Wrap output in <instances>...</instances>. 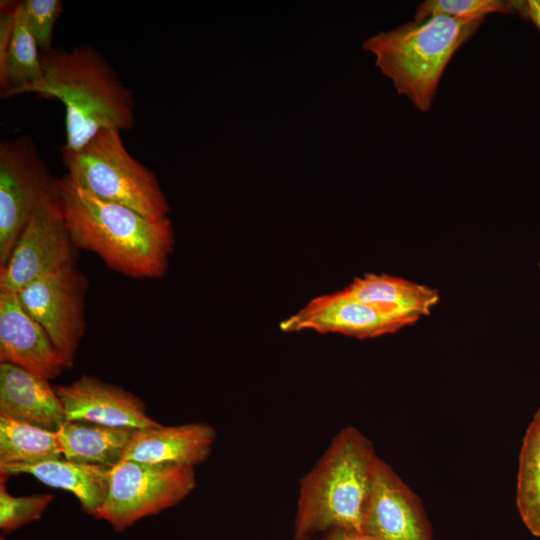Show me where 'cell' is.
<instances>
[{
  "label": "cell",
  "mask_w": 540,
  "mask_h": 540,
  "mask_svg": "<svg viewBox=\"0 0 540 540\" xmlns=\"http://www.w3.org/2000/svg\"><path fill=\"white\" fill-rule=\"evenodd\" d=\"M406 326L409 325L355 299L343 289L313 298L279 324L286 333L310 330L358 339L393 334Z\"/></svg>",
  "instance_id": "8fae6325"
},
{
  "label": "cell",
  "mask_w": 540,
  "mask_h": 540,
  "mask_svg": "<svg viewBox=\"0 0 540 540\" xmlns=\"http://www.w3.org/2000/svg\"><path fill=\"white\" fill-rule=\"evenodd\" d=\"M74 247L51 189L45 192L0 269V292L18 293L36 279L74 263Z\"/></svg>",
  "instance_id": "ba28073f"
},
{
  "label": "cell",
  "mask_w": 540,
  "mask_h": 540,
  "mask_svg": "<svg viewBox=\"0 0 540 540\" xmlns=\"http://www.w3.org/2000/svg\"><path fill=\"white\" fill-rule=\"evenodd\" d=\"M519 8L540 29V0L519 2Z\"/></svg>",
  "instance_id": "484cf974"
},
{
  "label": "cell",
  "mask_w": 540,
  "mask_h": 540,
  "mask_svg": "<svg viewBox=\"0 0 540 540\" xmlns=\"http://www.w3.org/2000/svg\"><path fill=\"white\" fill-rule=\"evenodd\" d=\"M61 154L66 174L89 193L155 222L169 219L157 176L128 152L121 131L103 130L79 151Z\"/></svg>",
  "instance_id": "5b68a950"
},
{
  "label": "cell",
  "mask_w": 540,
  "mask_h": 540,
  "mask_svg": "<svg viewBox=\"0 0 540 540\" xmlns=\"http://www.w3.org/2000/svg\"><path fill=\"white\" fill-rule=\"evenodd\" d=\"M136 429L87 421H66L56 431L62 454L68 460L115 467Z\"/></svg>",
  "instance_id": "ac0fdd59"
},
{
  "label": "cell",
  "mask_w": 540,
  "mask_h": 540,
  "mask_svg": "<svg viewBox=\"0 0 540 540\" xmlns=\"http://www.w3.org/2000/svg\"><path fill=\"white\" fill-rule=\"evenodd\" d=\"M53 179L28 135L0 142V268Z\"/></svg>",
  "instance_id": "52a82bcc"
},
{
  "label": "cell",
  "mask_w": 540,
  "mask_h": 540,
  "mask_svg": "<svg viewBox=\"0 0 540 540\" xmlns=\"http://www.w3.org/2000/svg\"><path fill=\"white\" fill-rule=\"evenodd\" d=\"M372 443L355 427L341 430L300 480L295 539L334 529L361 532L373 466Z\"/></svg>",
  "instance_id": "3957f363"
},
{
  "label": "cell",
  "mask_w": 540,
  "mask_h": 540,
  "mask_svg": "<svg viewBox=\"0 0 540 540\" xmlns=\"http://www.w3.org/2000/svg\"><path fill=\"white\" fill-rule=\"evenodd\" d=\"M56 431L0 414V465L61 458Z\"/></svg>",
  "instance_id": "d6986e66"
},
{
  "label": "cell",
  "mask_w": 540,
  "mask_h": 540,
  "mask_svg": "<svg viewBox=\"0 0 540 540\" xmlns=\"http://www.w3.org/2000/svg\"><path fill=\"white\" fill-rule=\"evenodd\" d=\"M361 531L373 540H432L421 500L379 457L373 466Z\"/></svg>",
  "instance_id": "30bf717a"
},
{
  "label": "cell",
  "mask_w": 540,
  "mask_h": 540,
  "mask_svg": "<svg viewBox=\"0 0 540 540\" xmlns=\"http://www.w3.org/2000/svg\"><path fill=\"white\" fill-rule=\"evenodd\" d=\"M195 487L194 467L123 460L111 470L107 498L95 517L122 531L177 505Z\"/></svg>",
  "instance_id": "8992f818"
},
{
  "label": "cell",
  "mask_w": 540,
  "mask_h": 540,
  "mask_svg": "<svg viewBox=\"0 0 540 540\" xmlns=\"http://www.w3.org/2000/svg\"><path fill=\"white\" fill-rule=\"evenodd\" d=\"M481 23L438 15L380 32L363 46L397 92L425 112L452 56Z\"/></svg>",
  "instance_id": "277c9868"
},
{
  "label": "cell",
  "mask_w": 540,
  "mask_h": 540,
  "mask_svg": "<svg viewBox=\"0 0 540 540\" xmlns=\"http://www.w3.org/2000/svg\"><path fill=\"white\" fill-rule=\"evenodd\" d=\"M27 25L42 53L53 49V34L63 11L59 0H24L20 2Z\"/></svg>",
  "instance_id": "cb8c5ba5"
},
{
  "label": "cell",
  "mask_w": 540,
  "mask_h": 540,
  "mask_svg": "<svg viewBox=\"0 0 540 540\" xmlns=\"http://www.w3.org/2000/svg\"><path fill=\"white\" fill-rule=\"evenodd\" d=\"M48 381L22 367L1 362L0 414L57 431L66 422V414Z\"/></svg>",
  "instance_id": "9a60e30c"
},
{
  "label": "cell",
  "mask_w": 540,
  "mask_h": 540,
  "mask_svg": "<svg viewBox=\"0 0 540 540\" xmlns=\"http://www.w3.org/2000/svg\"><path fill=\"white\" fill-rule=\"evenodd\" d=\"M534 420H539L540 421V408L536 411L535 415H534Z\"/></svg>",
  "instance_id": "4316f807"
},
{
  "label": "cell",
  "mask_w": 540,
  "mask_h": 540,
  "mask_svg": "<svg viewBox=\"0 0 540 540\" xmlns=\"http://www.w3.org/2000/svg\"><path fill=\"white\" fill-rule=\"evenodd\" d=\"M516 504L526 528L540 538V421L526 429L519 454Z\"/></svg>",
  "instance_id": "44dd1931"
},
{
  "label": "cell",
  "mask_w": 540,
  "mask_h": 540,
  "mask_svg": "<svg viewBox=\"0 0 540 540\" xmlns=\"http://www.w3.org/2000/svg\"><path fill=\"white\" fill-rule=\"evenodd\" d=\"M518 2L502 0H427L416 10L414 20L446 15L463 20L483 21L487 14L509 13Z\"/></svg>",
  "instance_id": "7402d4cb"
},
{
  "label": "cell",
  "mask_w": 540,
  "mask_h": 540,
  "mask_svg": "<svg viewBox=\"0 0 540 540\" xmlns=\"http://www.w3.org/2000/svg\"><path fill=\"white\" fill-rule=\"evenodd\" d=\"M39 50L19 2L12 41L4 64L0 67L2 98L17 96L21 89L42 77L43 68Z\"/></svg>",
  "instance_id": "ffe728a7"
},
{
  "label": "cell",
  "mask_w": 540,
  "mask_h": 540,
  "mask_svg": "<svg viewBox=\"0 0 540 540\" xmlns=\"http://www.w3.org/2000/svg\"><path fill=\"white\" fill-rule=\"evenodd\" d=\"M0 361L47 380L68 369L46 331L27 313L14 292H0Z\"/></svg>",
  "instance_id": "4fadbf2b"
},
{
  "label": "cell",
  "mask_w": 540,
  "mask_h": 540,
  "mask_svg": "<svg viewBox=\"0 0 540 540\" xmlns=\"http://www.w3.org/2000/svg\"><path fill=\"white\" fill-rule=\"evenodd\" d=\"M319 540H373L361 532L334 529L326 532Z\"/></svg>",
  "instance_id": "d4e9b609"
},
{
  "label": "cell",
  "mask_w": 540,
  "mask_h": 540,
  "mask_svg": "<svg viewBox=\"0 0 540 540\" xmlns=\"http://www.w3.org/2000/svg\"><path fill=\"white\" fill-rule=\"evenodd\" d=\"M4 475L0 485V529L10 533L25 524L38 520L53 500L51 494L14 497L5 488Z\"/></svg>",
  "instance_id": "603a6c76"
},
{
  "label": "cell",
  "mask_w": 540,
  "mask_h": 540,
  "mask_svg": "<svg viewBox=\"0 0 540 540\" xmlns=\"http://www.w3.org/2000/svg\"><path fill=\"white\" fill-rule=\"evenodd\" d=\"M86 288L85 277L71 264L36 279L18 292L24 309L46 331L67 368L73 366L85 332Z\"/></svg>",
  "instance_id": "9c48e42d"
},
{
  "label": "cell",
  "mask_w": 540,
  "mask_h": 540,
  "mask_svg": "<svg viewBox=\"0 0 540 540\" xmlns=\"http://www.w3.org/2000/svg\"><path fill=\"white\" fill-rule=\"evenodd\" d=\"M0 540H6L3 536L0 537Z\"/></svg>",
  "instance_id": "83f0119b"
},
{
  "label": "cell",
  "mask_w": 540,
  "mask_h": 540,
  "mask_svg": "<svg viewBox=\"0 0 540 540\" xmlns=\"http://www.w3.org/2000/svg\"><path fill=\"white\" fill-rule=\"evenodd\" d=\"M111 467L68 459L0 465L1 474L26 473L54 488L72 492L85 513L96 515L105 503Z\"/></svg>",
  "instance_id": "e0dca14e"
},
{
  "label": "cell",
  "mask_w": 540,
  "mask_h": 540,
  "mask_svg": "<svg viewBox=\"0 0 540 540\" xmlns=\"http://www.w3.org/2000/svg\"><path fill=\"white\" fill-rule=\"evenodd\" d=\"M343 290L355 299L409 326L428 316L439 301L436 289L387 274L356 277Z\"/></svg>",
  "instance_id": "2e32d148"
},
{
  "label": "cell",
  "mask_w": 540,
  "mask_h": 540,
  "mask_svg": "<svg viewBox=\"0 0 540 540\" xmlns=\"http://www.w3.org/2000/svg\"><path fill=\"white\" fill-rule=\"evenodd\" d=\"M66 421H87L113 427L143 429L159 426L146 413L143 401L131 392L95 376L82 375L69 385L56 386Z\"/></svg>",
  "instance_id": "7c38bea8"
},
{
  "label": "cell",
  "mask_w": 540,
  "mask_h": 540,
  "mask_svg": "<svg viewBox=\"0 0 540 540\" xmlns=\"http://www.w3.org/2000/svg\"><path fill=\"white\" fill-rule=\"evenodd\" d=\"M53 194L76 249L97 254L112 270L131 278H161L174 250L170 218L152 221L103 200L67 174L53 180Z\"/></svg>",
  "instance_id": "6da1fadb"
},
{
  "label": "cell",
  "mask_w": 540,
  "mask_h": 540,
  "mask_svg": "<svg viewBox=\"0 0 540 540\" xmlns=\"http://www.w3.org/2000/svg\"><path fill=\"white\" fill-rule=\"evenodd\" d=\"M42 77L17 95L57 99L65 108L63 153L82 149L99 132L130 131L136 120L133 92L94 47L52 49L41 54Z\"/></svg>",
  "instance_id": "7a4b0ae2"
},
{
  "label": "cell",
  "mask_w": 540,
  "mask_h": 540,
  "mask_svg": "<svg viewBox=\"0 0 540 540\" xmlns=\"http://www.w3.org/2000/svg\"><path fill=\"white\" fill-rule=\"evenodd\" d=\"M215 438L205 422L136 429L123 460L195 467L208 458Z\"/></svg>",
  "instance_id": "5bb4252c"
}]
</instances>
